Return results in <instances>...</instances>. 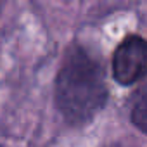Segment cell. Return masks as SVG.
<instances>
[{"mask_svg": "<svg viewBox=\"0 0 147 147\" xmlns=\"http://www.w3.org/2000/svg\"><path fill=\"white\" fill-rule=\"evenodd\" d=\"M107 87L100 62L83 47L73 45L55 80V104L73 125L92 119L106 104Z\"/></svg>", "mask_w": 147, "mask_h": 147, "instance_id": "1", "label": "cell"}, {"mask_svg": "<svg viewBox=\"0 0 147 147\" xmlns=\"http://www.w3.org/2000/svg\"><path fill=\"white\" fill-rule=\"evenodd\" d=\"M113 76L119 85H133L147 76V40L126 36L113 55Z\"/></svg>", "mask_w": 147, "mask_h": 147, "instance_id": "2", "label": "cell"}, {"mask_svg": "<svg viewBox=\"0 0 147 147\" xmlns=\"http://www.w3.org/2000/svg\"><path fill=\"white\" fill-rule=\"evenodd\" d=\"M131 121L140 131H144L147 135V85L142 87L133 99Z\"/></svg>", "mask_w": 147, "mask_h": 147, "instance_id": "3", "label": "cell"}, {"mask_svg": "<svg viewBox=\"0 0 147 147\" xmlns=\"http://www.w3.org/2000/svg\"><path fill=\"white\" fill-rule=\"evenodd\" d=\"M2 7H4V4H2V2H0V11H2Z\"/></svg>", "mask_w": 147, "mask_h": 147, "instance_id": "4", "label": "cell"}]
</instances>
